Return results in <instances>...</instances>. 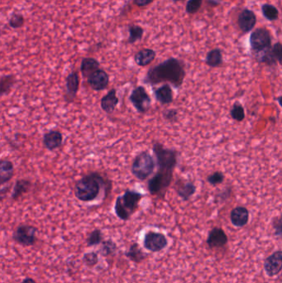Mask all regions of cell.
I'll return each instance as SVG.
<instances>
[{"instance_id":"35","label":"cell","mask_w":282,"mask_h":283,"mask_svg":"<svg viewBox=\"0 0 282 283\" xmlns=\"http://www.w3.org/2000/svg\"><path fill=\"white\" fill-rule=\"evenodd\" d=\"M224 178L225 177H224L223 172H215L207 177V182L209 184L215 187L218 185L222 184L224 181Z\"/></svg>"},{"instance_id":"43","label":"cell","mask_w":282,"mask_h":283,"mask_svg":"<svg viewBox=\"0 0 282 283\" xmlns=\"http://www.w3.org/2000/svg\"><path fill=\"white\" fill-rule=\"evenodd\" d=\"M209 3H210V5L213 6V7H215V6H217L219 4V3L217 2V1H215V0H210V1H209Z\"/></svg>"},{"instance_id":"37","label":"cell","mask_w":282,"mask_h":283,"mask_svg":"<svg viewBox=\"0 0 282 283\" xmlns=\"http://www.w3.org/2000/svg\"><path fill=\"white\" fill-rule=\"evenodd\" d=\"M163 118L166 122H176L178 120V110L176 109H166L163 112Z\"/></svg>"},{"instance_id":"33","label":"cell","mask_w":282,"mask_h":283,"mask_svg":"<svg viewBox=\"0 0 282 283\" xmlns=\"http://www.w3.org/2000/svg\"><path fill=\"white\" fill-rule=\"evenodd\" d=\"M82 260H83L84 263L89 268L95 267L99 262L98 253L95 252H86L83 255Z\"/></svg>"},{"instance_id":"1","label":"cell","mask_w":282,"mask_h":283,"mask_svg":"<svg viewBox=\"0 0 282 283\" xmlns=\"http://www.w3.org/2000/svg\"><path fill=\"white\" fill-rule=\"evenodd\" d=\"M186 75L185 63L177 58H170L150 68L143 79V83L155 86L166 82L180 89L184 83Z\"/></svg>"},{"instance_id":"13","label":"cell","mask_w":282,"mask_h":283,"mask_svg":"<svg viewBox=\"0 0 282 283\" xmlns=\"http://www.w3.org/2000/svg\"><path fill=\"white\" fill-rule=\"evenodd\" d=\"M228 239L227 234L223 229L215 227L213 228L208 234L207 245L210 249L223 248L228 244Z\"/></svg>"},{"instance_id":"24","label":"cell","mask_w":282,"mask_h":283,"mask_svg":"<svg viewBox=\"0 0 282 283\" xmlns=\"http://www.w3.org/2000/svg\"><path fill=\"white\" fill-rule=\"evenodd\" d=\"M80 72L83 75L84 78H88L96 70L100 69V63L95 58H86L81 61L80 64Z\"/></svg>"},{"instance_id":"38","label":"cell","mask_w":282,"mask_h":283,"mask_svg":"<svg viewBox=\"0 0 282 283\" xmlns=\"http://www.w3.org/2000/svg\"><path fill=\"white\" fill-rule=\"evenodd\" d=\"M272 228L274 229V235L277 238H282V215L276 217L272 220Z\"/></svg>"},{"instance_id":"40","label":"cell","mask_w":282,"mask_h":283,"mask_svg":"<svg viewBox=\"0 0 282 283\" xmlns=\"http://www.w3.org/2000/svg\"><path fill=\"white\" fill-rule=\"evenodd\" d=\"M231 192H232V189L229 187H227L225 190H223L222 192L220 193L219 195H218V197L219 198L220 200H228L229 196H230Z\"/></svg>"},{"instance_id":"36","label":"cell","mask_w":282,"mask_h":283,"mask_svg":"<svg viewBox=\"0 0 282 283\" xmlns=\"http://www.w3.org/2000/svg\"><path fill=\"white\" fill-rule=\"evenodd\" d=\"M203 0H189L187 3L186 10L189 14H194L200 9L202 6Z\"/></svg>"},{"instance_id":"39","label":"cell","mask_w":282,"mask_h":283,"mask_svg":"<svg viewBox=\"0 0 282 283\" xmlns=\"http://www.w3.org/2000/svg\"><path fill=\"white\" fill-rule=\"evenodd\" d=\"M272 52L274 58L277 61L280 65H282V43L277 42L272 47Z\"/></svg>"},{"instance_id":"21","label":"cell","mask_w":282,"mask_h":283,"mask_svg":"<svg viewBox=\"0 0 282 283\" xmlns=\"http://www.w3.org/2000/svg\"><path fill=\"white\" fill-rule=\"evenodd\" d=\"M157 53L155 51L150 48H144L140 50L135 54L134 62L138 66L144 67L150 65L153 61L155 60Z\"/></svg>"},{"instance_id":"20","label":"cell","mask_w":282,"mask_h":283,"mask_svg":"<svg viewBox=\"0 0 282 283\" xmlns=\"http://www.w3.org/2000/svg\"><path fill=\"white\" fill-rule=\"evenodd\" d=\"M125 255L127 259L137 264L143 262L148 257V253H146L142 250V248L140 247L139 244H137V242L130 244L129 248L126 250Z\"/></svg>"},{"instance_id":"4","label":"cell","mask_w":282,"mask_h":283,"mask_svg":"<svg viewBox=\"0 0 282 283\" xmlns=\"http://www.w3.org/2000/svg\"><path fill=\"white\" fill-rule=\"evenodd\" d=\"M144 195L134 190L127 189L122 195H119L114 203V213L123 221L129 220L139 208L140 202Z\"/></svg>"},{"instance_id":"25","label":"cell","mask_w":282,"mask_h":283,"mask_svg":"<svg viewBox=\"0 0 282 283\" xmlns=\"http://www.w3.org/2000/svg\"><path fill=\"white\" fill-rule=\"evenodd\" d=\"M206 65L211 68L219 67L223 64V53L219 48H215L208 52L205 58Z\"/></svg>"},{"instance_id":"26","label":"cell","mask_w":282,"mask_h":283,"mask_svg":"<svg viewBox=\"0 0 282 283\" xmlns=\"http://www.w3.org/2000/svg\"><path fill=\"white\" fill-rule=\"evenodd\" d=\"M16 83H17V79H16L15 75H2L1 80H0V94H1V96L8 94L12 91L13 86H15Z\"/></svg>"},{"instance_id":"34","label":"cell","mask_w":282,"mask_h":283,"mask_svg":"<svg viewBox=\"0 0 282 283\" xmlns=\"http://www.w3.org/2000/svg\"><path fill=\"white\" fill-rule=\"evenodd\" d=\"M24 23H25L24 17L20 13H13L8 21L9 26L13 29H20L24 26Z\"/></svg>"},{"instance_id":"15","label":"cell","mask_w":282,"mask_h":283,"mask_svg":"<svg viewBox=\"0 0 282 283\" xmlns=\"http://www.w3.org/2000/svg\"><path fill=\"white\" fill-rule=\"evenodd\" d=\"M80 90V76L77 71L73 70L65 79V97L67 101L72 102Z\"/></svg>"},{"instance_id":"31","label":"cell","mask_w":282,"mask_h":283,"mask_svg":"<svg viewBox=\"0 0 282 283\" xmlns=\"http://www.w3.org/2000/svg\"><path fill=\"white\" fill-rule=\"evenodd\" d=\"M230 115L233 120L238 122H243L246 116L244 106L239 102H235L231 109Z\"/></svg>"},{"instance_id":"14","label":"cell","mask_w":282,"mask_h":283,"mask_svg":"<svg viewBox=\"0 0 282 283\" xmlns=\"http://www.w3.org/2000/svg\"><path fill=\"white\" fill-rule=\"evenodd\" d=\"M63 134L59 130H49L44 133L42 138V143L47 150L52 151L59 149L63 144Z\"/></svg>"},{"instance_id":"2","label":"cell","mask_w":282,"mask_h":283,"mask_svg":"<svg viewBox=\"0 0 282 283\" xmlns=\"http://www.w3.org/2000/svg\"><path fill=\"white\" fill-rule=\"evenodd\" d=\"M112 190V182L98 172H92L75 182L74 192L75 197L81 202H93L101 192L109 195Z\"/></svg>"},{"instance_id":"45","label":"cell","mask_w":282,"mask_h":283,"mask_svg":"<svg viewBox=\"0 0 282 283\" xmlns=\"http://www.w3.org/2000/svg\"><path fill=\"white\" fill-rule=\"evenodd\" d=\"M172 1H173V2H175V3H177V2H181V1H184V0H172Z\"/></svg>"},{"instance_id":"44","label":"cell","mask_w":282,"mask_h":283,"mask_svg":"<svg viewBox=\"0 0 282 283\" xmlns=\"http://www.w3.org/2000/svg\"><path fill=\"white\" fill-rule=\"evenodd\" d=\"M277 99L278 104H280V106L282 107V95H280Z\"/></svg>"},{"instance_id":"19","label":"cell","mask_w":282,"mask_h":283,"mask_svg":"<svg viewBox=\"0 0 282 283\" xmlns=\"http://www.w3.org/2000/svg\"><path fill=\"white\" fill-rule=\"evenodd\" d=\"M230 220L238 228L246 226L249 221V210L244 206H237L231 211Z\"/></svg>"},{"instance_id":"10","label":"cell","mask_w":282,"mask_h":283,"mask_svg":"<svg viewBox=\"0 0 282 283\" xmlns=\"http://www.w3.org/2000/svg\"><path fill=\"white\" fill-rule=\"evenodd\" d=\"M264 269L270 278H273L282 272V250H277L265 259Z\"/></svg>"},{"instance_id":"18","label":"cell","mask_w":282,"mask_h":283,"mask_svg":"<svg viewBox=\"0 0 282 283\" xmlns=\"http://www.w3.org/2000/svg\"><path fill=\"white\" fill-rule=\"evenodd\" d=\"M119 103V99L117 95L116 89L113 88L102 97V99H100V107L104 113L111 115L114 113Z\"/></svg>"},{"instance_id":"32","label":"cell","mask_w":282,"mask_h":283,"mask_svg":"<svg viewBox=\"0 0 282 283\" xmlns=\"http://www.w3.org/2000/svg\"><path fill=\"white\" fill-rule=\"evenodd\" d=\"M129 37L127 39V43L133 44L137 41H140L143 37L144 30L142 27L137 26V25H131L129 27Z\"/></svg>"},{"instance_id":"28","label":"cell","mask_w":282,"mask_h":283,"mask_svg":"<svg viewBox=\"0 0 282 283\" xmlns=\"http://www.w3.org/2000/svg\"><path fill=\"white\" fill-rule=\"evenodd\" d=\"M118 249H119L118 245L114 240L110 239H107L102 243L99 252L104 257H109V256L115 254V252L118 251Z\"/></svg>"},{"instance_id":"29","label":"cell","mask_w":282,"mask_h":283,"mask_svg":"<svg viewBox=\"0 0 282 283\" xmlns=\"http://www.w3.org/2000/svg\"><path fill=\"white\" fill-rule=\"evenodd\" d=\"M104 241V236L101 229H94L89 234L86 239V244L88 247H94L101 244Z\"/></svg>"},{"instance_id":"7","label":"cell","mask_w":282,"mask_h":283,"mask_svg":"<svg viewBox=\"0 0 282 283\" xmlns=\"http://www.w3.org/2000/svg\"><path fill=\"white\" fill-rule=\"evenodd\" d=\"M129 100L137 113L144 115L152 106V98L144 86L135 87L130 94Z\"/></svg>"},{"instance_id":"17","label":"cell","mask_w":282,"mask_h":283,"mask_svg":"<svg viewBox=\"0 0 282 283\" xmlns=\"http://www.w3.org/2000/svg\"><path fill=\"white\" fill-rule=\"evenodd\" d=\"M153 94L156 100L162 105L171 104L174 100L173 90L168 83L163 84L157 88L153 89Z\"/></svg>"},{"instance_id":"12","label":"cell","mask_w":282,"mask_h":283,"mask_svg":"<svg viewBox=\"0 0 282 283\" xmlns=\"http://www.w3.org/2000/svg\"><path fill=\"white\" fill-rule=\"evenodd\" d=\"M238 24L241 31L248 33L253 30L256 24V16L253 11L244 8L238 14Z\"/></svg>"},{"instance_id":"6","label":"cell","mask_w":282,"mask_h":283,"mask_svg":"<svg viewBox=\"0 0 282 283\" xmlns=\"http://www.w3.org/2000/svg\"><path fill=\"white\" fill-rule=\"evenodd\" d=\"M38 229L30 224H20L13 231V241L23 247H31L36 244Z\"/></svg>"},{"instance_id":"41","label":"cell","mask_w":282,"mask_h":283,"mask_svg":"<svg viewBox=\"0 0 282 283\" xmlns=\"http://www.w3.org/2000/svg\"><path fill=\"white\" fill-rule=\"evenodd\" d=\"M154 0H134V3L138 7H144V6L150 4Z\"/></svg>"},{"instance_id":"11","label":"cell","mask_w":282,"mask_h":283,"mask_svg":"<svg viewBox=\"0 0 282 283\" xmlns=\"http://www.w3.org/2000/svg\"><path fill=\"white\" fill-rule=\"evenodd\" d=\"M87 82L93 91H104L108 88L109 85V74L103 69H98L89 76Z\"/></svg>"},{"instance_id":"3","label":"cell","mask_w":282,"mask_h":283,"mask_svg":"<svg viewBox=\"0 0 282 283\" xmlns=\"http://www.w3.org/2000/svg\"><path fill=\"white\" fill-rule=\"evenodd\" d=\"M153 152L158 167L156 173L173 177L174 171L178 164V152L174 148H166L159 142L153 143Z\"/></svg>"},{"instance_id":"30","label":"cell","mask_w":282,"mask_h":283,"mask_svg":"<svg viewBox=\"0 0 282 283\" xmlns=\"http://www.w3.org/2000/svg\"><path fill=\"white\" fill-rule=\"evenodd\" d=\"M261 12L268 21H276L279 18V11L277 7L270 3H264L261 6Z\"/></svg>"},{"instance_id":"9","label":"cell","mask_w":282,"mask_h":283,"mask_svg":"<svg viewBox=\"0 0 282 283\" xmlns=\"http://www.w3.org/2000/svg\"><path fill=\"white\" fill-rule=\"evenodd\" d=\"M250 46L253 53L271 48L272 47V36L270 31L263 28L255 29L250 36Z\"/></svg>"},{"instance_id":"27","label":"cell","mask_w":282,"mask_h":283,"mask_svg":"<svg viewBox=\"0 0 282 283\" xmlns=\"http://www.w3.org/2000/svg\"><path fill=\"white\" fill-rule=\"evenodd\" d=\"M255 54V58L256 60L258 63H262L265 65H268V66H275L277 65V61L273 56V53L272 52V47L269 49L264 50L262 52H257V53H254Z\"/></svg>"},{"instance_id":"16","label":"cell","mask_w":282,"mask_h":283,"mask_svg":"<svg viewBox=\"0 0 282 283\" xmlns=\"http://www.w3.org/2000/svg\"><path fill=\"white\" fill-rule=\"evenodd\" d=\"M175 190L181 200L188 201L196 192V187L190 181L178 180L175 186Z\"/></svg>"},{"instance_id":"5","label":"cell","mask_w":282,"mask_h":283,"mask_svg":"<svg viewBox=\"0 0 282 283\" xmlns=\"http://www.w3.org/2000/svg\"><path fill=\"white\" fill-rule=\"evenodd\" d=\"M156 161L148 151H142L132 159L131 172L140 182H144L153 174Z\"/></svg>"},{"instance_id":"42","label":"cell","mask_w":282,"mask_h":283,"mask_svg":"<svg viewBox=\"0 0 282 283\" xmlns=\"http://www.w3.org/2000/svg\"><path fill=\"white\" fill-rule=\"evenodd\" d=\"M22 283H37L36 281L34 280L33 278H24Z\"/></svg>"},{"instance_id":"23","label":"cell","mask_w":282,"mask_h":283,"mask_svg":"<svg viewBox=\"0 0 282 283\" xmlns=\"http://www.w3.org/2000/svg\"><path fill=\"white\" fill-rule=\"evenodd\" d=\"M31 187V182L29 179L23 178L16 181L13 186V191L11 193V200H17L23 195L29 192Z\"/></svg>"},{"instance_id":"22","label":"cell","mask_w":282,"mask_h":283,"mask_svg":"<svg viewBox=\"0 0 282 283\" xmlns=\"http://www.w3.org/2000/svg\"><path fill=\"white\" fill-rule=\"evenodd\" d=\"M14 176V165L10 160L2 159L0 161V184L3 186L13 179Z\"/></svg>"},{"instance_id":"8","label":"cell","mask_w":282,"mask_h":283,"mask_svg":"<svg viewBox=\"0 0 282 283\" xmlns=\"http://www.w3.org/2000/svg\"><path fill=\"white\" fill-rule=\"evenodd\" d=\"M143 248L152 252H159L165 250L168 245V239L165 234L160 232L149 230L143 239Z\"/></svg>"}]
</instances>
